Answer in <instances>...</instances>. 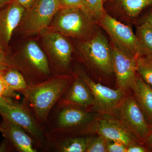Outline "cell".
Returning <instances> with one entry per match:
<instances>
[{"mask_svg": "<svg viewBox=\"0 0 152 152\" xmlns=\"http://www.w3.org/2000/svg\"><path fill=\"white\" fill-rule=\"evenodd\" d=\"M73 78L65 74L53 75L45 81L28 86L20 92L44 129L50 112L65 93Z\"/></svg>", "mask_w": 152, "mask_h": 152, "instance_id": "6da1fadb", "label": "cell"}, {"mask_svg": "<svg viewBox=\"0 0 152 152\" xmlns=\"http://www.w3.org/2000/svg\"><path fill=\"white\" fill-rule=\"evenodd\" d=\"M94 115L85 108L60 99L50 112L44 129L48 140L66 137L89 124Z\"/></svg>", "mask_w": 152, "mask_h": 152, "instance_id": "7a4b0ae2", "label": "cell"}, {"mask_svg": "<svg viewBox=\"0 0 152 152\" xmlns=\"http://www.w3.org/2000/svg\"><path fill=\"white\" fill-rule=\"evenodd\" d=\"M10 59L13 67L23 75L28 86L37 84L53 76L45 52L34 41L25 43Z\"/></svg>", "mask_w": 152, "mask_h": 152, "instance_id": "3957f363", "label": "cell"}, {"mask_svg": "<svg viewBox=\"0 0 152 152\" xmlns=\"http://www.w3.org/2000/svg\"><path fill=\"white\" fill-rule=\"evenodd\" d=\"M0 115L23 128L33 139L38 151H44L48 142L46 134L24 100L20 102L3 96L0 99Z\"/></svg>", "mask_w": 152, "mask_h": 152, "instance_id": "277c9868", "label": "cell"}, {"mask_svg": "<svg viewBox=\"0 0 152 152\" xmlns=\"http://www.w3.org/2000/svg\"><path fill=\"white\" fill-rule=\"evenodd\" d=\"M41 34L44 50L53 75H64L72 61V45L66 37L51 28Z\"/></svg>", "mask_w": 152, "mask_h": 152, "instance_id": "5b68a950", "label": "cell"}, {"mask_svg": "<svg viewBox=\"0 0 152 152\" xmlns=\"http://www.w3.org/2000/svg\"><path fill=\"white\" fill-rule=\"evenodd\" d=\"M99 20L111 39L113 44L121 51L137 59L140 56L148 55L137 36L129 26L105 12Z\"/></svg>", "mask_w": 152, "mask_h": 152, "instance_id": "8992f818", "label": "cell"}, {"mask_svg": "<svg viewBox=\"0 0 152 152\" xmlns=\"http://www.w3.org/2000/svg\"><path fill=\"white\" fill-rule=\"evenodd\" d=\"M60 9L59 0H37L31 7L25 10L18 28L26 35L42 33L50 26Z\"/></svg>", "mask_w": 152, "mask_h": 152, "instance_id": "52a82bcc", "label": "cell"}, {"mask_svg": "<svg viewBox=\"0 0 152 152\" xmlns=\"http://www.w3.org/2000/svg\"><path fill=\"white\" fill-rule=\"evenodd\" d=\"M93 20L81 9L64 8L57 12L49 28L66 37L83 38L91 30Z\"/></svg>", "mask_w": 152, "mask_h": 152, "instance_id": "ba28073f", "label": "cell"}, {"mask_svg": "<svg viewBox=\"0 0 152 152\" xmlns=\"http://www.w3.org/2000/svg\"><path fill=\"white\" fill-rule=\"evenodd\" d=\"M79 51L84 61L104 73L113 72L112 48L100 33L79 44Z\"/></svg>", "mask_w": 152, "mask_h": 152, "instance_id": "9c48e42d", "label": "cell"}, {"mask_svg": "<svg viewBox=\"0 0 152 152\" xmlns=\"http://www.w3.org/2000/svg\"><path fill=\"white\" fill-rule=\"evenodd\" d=\"M77 75L89 87L94 96V110L103 115H111L117 110L125 97L126 91L118 88L114 90L96 83L86 74L80 71Z\"/></svg>", "mask_w": 152, "mask_h": 152, "instance_id": "30bf717a", "label": "cell"}, {"mask_svg": "<svg viewBox=\"0 0 152 152\" xmlns=\"http://www.w3.org/2000/svg\"><path fill=\"white\" fill-rule=\"evenodd\" d=\"M117 110L120 120L124 125L142 141L149 135L151 127L134 98L124 97Z\"/></svg>", "mask_w": 152, "mask_h": 152, "instance_id": "8fae6325", "label": "cell"}, {"mask_svg": "<svg viewBox=\"0 0 152 152\" xmlns=\"http://www.w3.org/2000/svg\"><path fill=\"white\" fill-rule=\"evenodd\" d=\"M87 131L96 133L109 140L119 142L127 147L138 143L140 140L121 120L110 115H104L103 117L96 120Z\"/></svg>", "mask_w": 152, "mask_h": 152, "instance_id": "7c38bea8", "label": "cell"}, {"mask_svg": "<svg viewBox=\"0 0 152 152\" xmlns=\"http://www.w3.org/2000/svg\"><path fill=\"white\" fill-rule=\"evenodd\" d=\"M26 9L12 1L0 9V48L9 53V45Z\"/></svg>", "mask_w": 152, "mask_h": 152, "instance_id": "4fadbf2b", "label": "cell"}, {"mask_svg": "<svg viewBox=\"0 0 152 152\" xmlns=\"http://www.w3.org/2000/svg\"><path fill=\"white\" fill-rule=\"evenodd\" d=\"M114 72L118 88L126 91L135 80L137 59L125 53L113 44L112 47Z\"/></svg>", "mask_w": 152, "mask_h": 152, "instance_id": "5bb4252c", "label": "cell"}, {"mask_svg": "<svg viewBox=\"0 0 152 152\" xmlns=\"http://www.w3.org/2000/svg\"><path fill=\"white\" fill-rule=\"evenodd\" d=\"M2 118L0 131L14 150L18 152H38L33 139L23 128L6 118Z\"/></svg>", "mask_w": 152, "mask_h": 152, "instance_id": "9a60e30c", "label": "cell"}, {"mask_svg": "<svg viewBox=\"0 0 152 152\" xmlns=\"http://www.w3.org/2000/svg\"><path fill=\"white\" fill-rule=\"evenodd\" d=\"M61 99L75 105L86 108L94 105V96L84 81L79 76H74L73 80Z\"/></svg>", "mask_w": 152, "mask_h": 152, "instance_id": "2e32d148", "label": "cell"}, {"mask_svg": "<svg viewBox=\"0 0 152 152\" xmlns=\"http://www.w3.org/2000/svg\"><path fill=\"white\" fill-rule=\"evenodd\" d=\"M134 92V99L143 113L147 121L152 127V88L140 75L130 86Z\"/></svg>", "mask_w": 152, "mask_h": 152, "instance_id": "e0dca14e", "label": "cell"}, {"mask_svg": "<svg viewBox=\"0 0 152 152\" xmlns=\"http://www.w3.org/2000/svg\"><path fill=\"white\" fill-rule=\"evenodd\" d=\"M90 139L89 137L78 136L49 140L44 151L86 152Z\"/></svg>", "mask_w": 152, "mask_h": 152, "instance_id": "ac0fdd59", "label": "cell"}, {"mask_svg": "<svg viewBox=\"0 0 152 152\" xmlns=\"http://www.w3.org/2000/svg\"><path fill=\"white\" fill-rule=\"evenodd\" d=\"M0 75L7 86L4 96L11 97L15 92H20L28 86L21 73L13 67L3 69L1 71Z\"/></svg>", "mask_w": 152, "mask_h": 152, "instance_id": "d6986e66", "label": "cell"}, {"mask_svg": "<svg viewBox=\"0 0 152 152\" xmlns=\"http://www.w3.org/2000/svg\"><path fill=\"white\" fill-rule=\"evenodd\" d=\"M121 6L129 16H137L144 9L152 6V0H119Z\"/></svg>", "mask_w": 152, "mask_h": 152, "instance_id": "ffe728a7", "label": "cell"}, {"mask_svg": "<svg viewBox=\"0 0 152 152\" xmlns=\"http://www.w3.org/2000/svg\"><path fill=\"white\" fill-rule=\"evenodd\" d=\"M137 72L152 88V56L144 55L137 58Z\"/></svg>", "mask_w": 152, "mask_h": 152, "instance_id": "44dd1931", "label": "cell"}, {"mask_svg": "<svg viewBox=\"0 0 152 152\" xmlns=\"http://www.w3.org/2000/svg\"><path fill=\"white\" fill-rule=\"evenodd\" d=\"M137 36L148 55L152 56V26L144 21L137 27Z\"/></svg>", "mask_w": 152, "mask_h": 152, "instance_id": "7402d4cb", "label": "cell"}, {"mask_svg": "<svg viewBox=\"0 0 152 152\" xmlns=\"http://www.w3.org/2000/svg\"><path fill=\"white\" fill-rule=\"evenodd\" d=\"M103 0H85L84 12L92 20H99L104 11Z\"/></svg>", "mask_w": 152, "mask_h": 152, "instance_id": "603a6c76", "label": "cell"}, {"mask_svg": "<svg viewBox=\"0 0 152 152\" xmlns=\"http://www.w3.org/2000/svg\"><path fill=\"white\" fill-rule=\"evenodd\" d=\"M109 141L100 136L90 137L86 152H107Z\"/></svg>", "mask_w": 152, "mask_h": 152, "instance_id": "cb8c5ba5", "label": "cell"}, {"mask_svg": "<svg viewBox=\"0 0 152 152\" xmlns=\"http://www.w3.org/2000/svg\"><path fill=\"white\" fill-rule=\"evenodd\" d=\"M61 8H77L84 9L85 0H59Z\"/></svg>", "mask_w": 152, "mask_h": 152, "instance_id": "d4e9b609", "label": "cell"}, {"mask_svg": "<svg viewBox=\"0 0 152 152\" xmlns=\"http://www.w3.org/2000/svg\"><path fill=\"white\" fill-rule=\"evenodd\" d=\"M13 67L10 59V55L0 48V70Z\"/></svg>", "mask_w": 152, "mask_h": 152, "instance_id": "484cf974", "label": "cell"}, {"mask_svg": "<svg viewBox=\"0 0 152 152\" xmlns=\"http://www.w3.org/2000/svg\"><path fill=\"white\" fill-rule=\"evenodd\" d=\"M127 147L119 142L109 141L107 152H126Z\"/></svg>", "mask_w": 152, "mask_h": 152, "instance_id": "4316f807", "label": "cell"}, {"mask_svg": "<svg viewBox=\"0 0 152 152\" xmlns=\"http://www.w3.org/2000/svg\"><path fill=\"white\" fill-rule=\"evenodd\" d=\"M148 150L143 146L139 144L131 145L127 148L126 152H147Z\"/></svg>", "mask_w": 152, "mask_h": 152, "instance_id": "83f0119b", "label": "cell"}, {"mask_svg": "<svg viewBox=\"0 0 152 152\" xmlns=\"http://www.w3.org/2000/svg\"><path fill=\"white\" fill-rule=\"evenodd\" d=\"M12 1L19 4L26 10L31 7L37 0H12Z\"/></svg>", "mask_w": 152, "mask_h": 152, "instance_id": "f1b7e54d", "label": "cell"}, {"mask_svg": "<svg viewBox=\"0 0 152 152\" xmlns=\"http://www.w3.org/2000/svg\"><path fill=\"white\" fill-rule=\"evenodd\" d=\"M7 88L5 83L0 75V99L3 96H4L7 91Z\"/></svg>", "mask_w": 152, "mask_h": 152, "instance_id": "f546056e", "label": "cell"}, {"mask_svg": "<svg viewBox=\"0 0 152 152\" xmlns=\"http://www.w3.org/2000/svg\"><path fill=\"white\" fill-rule=\"evenodd\" d=\"M145 142L147 145L152 149V135L150 134L145 140Z\"/></svg>", "mask_w": 152, "mask_h": 152, "instance_id": "4dcf8cb0", "label": "cell"}, {"mask_svg": "<svg viewBox=\"0 0 152 152\" xmlns=\"http://www.w3.org/2000/svg\"><path fill=\"white\" fill-rule=\"evenodd\" d=\"M144 21H146L148 22L152 26V10L146 16L145 18Z\"/></svg>", "mask_w": 152, "mask_h": 152, "instance_id": "1f68e13d", "label": "cell"}, {"mask_svg": "<svg viewBox=\"0 0 152 152\" xmlns=\"http://www.w3.org/2000/svg\"><path fill=\"white\" fill-rule=\"evenodd\" d=\"M12 1V0H0V9L2 8Z\"/></svg>", "mask_w": 152, "mask_h": 152, "instance_id": "d6a6232c", "label": "cell"}, {"mask_svg": "<svg viewBox=\"0 0 152 152\" xmlns=\"http://www.w3.org/2000/svg\"><path fill=\"white\" fill-rule=\"evenodd\" d=\"M150 134L152 135V127L151 128V132H150Z\"/></svg>", "mask_w": 152, "mask_h": 152, "instance_id": "836d02e7", "label": "cell"}, {"mask_svg": "<svg viewBox=\"0 0 152 152\" xmlns=\"http://www.w3.org/2000/svg\"><path fill=\"white\" fill-rule=\"evenodd\" d=\"M1 70H0V72H1Z\"/></svg>", "mask_w": 152, "mask_h": 152, "instance_id": "e575fe53", "label": "cell"}]
</instances>
